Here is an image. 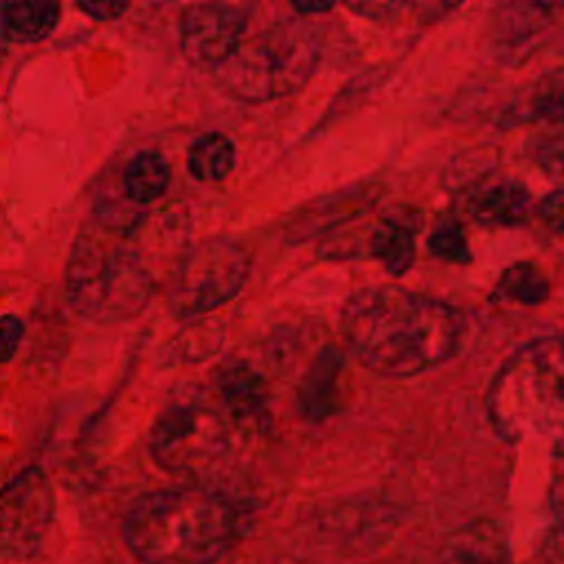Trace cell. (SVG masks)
<instances>
[{
  "mask_svg": "<svg viewBox=\"0 0 564 564\" xmlns=\"http://www.w3.org/2000/svg\"><path fill=\"white\" fill-rule=\"evenodd\" d=\"M231 447L225 414L203 394L185 392L161 408L148 434L152 460L170 474H203Z\"/></svg>",
  "mask_w": 564,
  "mask_h": 564,
  "instance_id": "obj_6",
  "label": "cell"
},
{
  "mask_svg": "<svg viewBox=\"0 0 564 564\" xmlns=\"http://www.w3.org/2000/svg\"><path fill=\"white\" fill-rule=\"evenodd\" d=\"M218 394L229 412V419L247 434H260L271 423L269 390L262 375L245 359H227L216 372Z\"/></svg>",
  "mask_w": 564,
  "mask_h": 564,
  "instance_id": "obj_10",
  "label": "cell"
},
{
  "mask_svg": "<svg viewBox=\"0 0 564 564\" xmlns=\"http://www.w3.org/2000/svg\"><path fill=\"white\" fill-rule=\"evenodd\" d=\"M245 15L227 4H187L178 18V44L196 66L218 68L242 42Z\"/></svg>",
  "mask_w": 564,
  "mask_h": 564,
  "instance_id": "obj_9",
  "label": "cell"
},
{
  "mask_svg": "<svg viewBox=\"0 0 564 564\" xmlns=\"http://www.w3.org/2000/svg\"><path fill=\"white\" fill-rule=\"evenodd\" d=\"M293 9L297 11V13H317V11H328V9H333V4H328V2H293Z\"/></svg>",
  "mask_w": 564,
  "mask_h": 564,
  "instance_id": "obj_28",
  "label": "cell"
},
{
  "mask_svg": "<svg viewBox=\"0 0 564 564\" xmlns=\"http://www.w3.org/2000/svg\"><path fill=\"white\" fill-rule=\"evenodd\" d=\"M529 189L513 178H500L478 185L467 198V212L474 220L502 227L524 223L529 216Z\"/></svg>",
  "mask_w": 564,
  "mask_h": 564,
  "instance_id": "obj_13",
  "label": "cell"
},
{
  "mask_svg": "<svg viewBox=\"0 0 564 564\" xmlns=\"http://www.w3.org/2000/svg\"><path fill=\"white\" fill-rule=\"evenodd\" d=\"M121 185L130 203L150 205L165 194L170 185V165L154 150L139 152L123 167Z\"/></svg>",
  "mask_w": 564,
  "mask_h": 564,
  "instance_id": "obj_16",
  "label": "cell"
},
{
  "mask_svg": "<svg viewBox=\"0 0 564 564\" xmlns=\"http://www.w3.org/2000/svg\"><path fill=\"white\" fill-rule=\"evenodd\" d=\"M538 214L553 231H564V187L544 196L538 205Z\"/></svg>",
  "mask_w": 564,
  "mask_h": 564,
  "instance_id": "obj_26",
  "label": "cell"
},
{
  "mask_svg": "<svg viewBox=\"0 0 564 564\" xmlns=\"http://www.w3.org/2000/svg\"><path fill=\"white\" fill-rule=\"evenodd\" d=\"M154 291L156 278L134 223L97 216L77 231L64 267V295L82 317L99 324L134 319Z\"/></svg>",
  "mask_w": 564,
  "mask_h": 564,
  "instance_id": "obj_3",
  "label": "cell"
},
{
  "mask_svg": "<svg viewBox=\"0 0 564 564\" xmlns=\"http://www.w3.org/2000/svg\"><path fill=\"white\" fill-rule=\"evenodd\" d=\"M319 57L315 31L300 20H282L242 40L216 68L218 84L240 101H271L300 90Z\"/></svg>",
  "mask_w": 564,
  "mask_h": 564,
  "instance_id": "obj_5",
  "label": "cell"
},
{
  "mask_svg": "<svg viewBox=\"0 0 564 564\" xmlns=\"http://www.w3.org/2000/svg\"><path fill=\"white\" fill-rule=\"evenodd\" d=\"M24 339V322L18 315H0V364H9Z\"/></svg>",
  "mask_w": 564,
  "mask_h": 564,
  "instance_id": "obj_25",
  "label": "cell"
},
{
  "mask_svg": "<svg viewBox=\"0 0 564 564\" xmlns=\"http://www.w3.org/2000/svg\"><path fill=\"white\" fill-rule=\"evenodd\" d=\"M128 2H119V0H79L77 9L86 15H90L93 20H115L121 13L128 11Z\"/></svg>",
  "mask_w": 564,
  "mask_h": 564,
  "instance_id": "obj_27",
  "label": "cell"
},
{
  "mask_svg": "<svg viewBox=\"0 0 564 564\" xmlns=\"http://www.w3.org/2000/svg\"><path fill=\"white\" fill-rule=\"evenodd\" d=\"M551 516V527L544 540V557L549 564H564V482H560L553 494Z\"/></svg>",
  "mask_w": 564,
  "mask_h": 564,
  "instance_id": "obj_24",
  "label": "cell"
},
{
  "mask_svg": "<svg viewBox=\"0 0 564 564\" xmlns=\"http://www.w3.org/2000/svg\"><path fill=\"white\" fill-rule=\"evenodd\" d=\"M381 189L383 187L379 183H359L348 189L315 198L289 220L286 238L297 242L344 220H350L359 212L372 207L375 200L381 196Z\"/></svg>",
  "mask_w": 564,
  "mask_h": 564,
  "instance_id": "obj_11",
  "label": "cell"
},
{
  "mask_svg": "<svg viewBox=\"0 0 564 564\" xmlns=\"http://www.w3.org/2000/svg\"><path fill=\"white\" fill-rule=\"evenodd\" d=\"M55 496L46 471L29 465L0 489V555L33 557L53 524Z\"/></svg>",
  "mask_w": 564,
  "mask_h": 564,
  "instance_id": "obj_8",
  "label": "cell"
},
{
  "mask_svg": "<svg viewBox=\"0 0 564 564\" xmlns=\"http://www.w3.org/2000/svg\"><path fill=\"white\" fill-rule=\"evenodd\" d=\"M527 117L549 121L551 126H564V84L551 82L540 86L527 104Z\"/></svg>",
  "mask_w": 564,
  "mask_h": 564,
  "instance_id": "obj_23",
  "label": "cell"
},
{
  "mask_svg": "<svg viewBox=\"0 0 564 564\" xmlns=\"http://www.w3.org/2000/svg\"><path fill=\"white\" fill-rule=\"evenodd\" d=\"M350 350L372 372L410 377L447 361L460 346L463 315L401 286L361 289L341 311Z\"/></svg>",
  "mask_w": 564,
  "mask_h": 564,
  "instance_id": "obj_1",
  "label": "cell"
},
{
  "mask_svg": "<svg viewBox=\"0 0 564 564\" xmlns=\"http://www.w3.org/2000/svg\"><path fill=\"white\" fill-rule=\"evenodd\" d=\"M62 15L59 2L53 0H18L0 2V35L15 44H33L46 40Z\"/></svg>",
  "mask_w": 564,
  "mask_h": 564,
  "instance_id": "obj_14",
  "label": "cell"
},
{
  "mask_svg": "<svg viewBox=\"0 0 564 564\" xmlns=\"http://www.w3.org/2000/svg\"><path fill=\"white\" fill-rule=\"evenodd\" d=\"M249 251L227 238H207L189 247L172 275L167 306L176 317H200L227 304L247 282Z\"/></svg>",
  "mask_w": 564,
  "mask_h": 564,
  "instance_id": "obj_7",
  "label": "cell"
},
{
  "mask_svg": "<svg viewBox=\"0 0 564 564\" xmlns=\"http://www.w3.org/2000/svg\"><path fill=\"white\" fill-rule=\"evenodd\" d=\"M414 223L405 220V212L381 216L368 238L370 253L392 275H403L414 260Z\"/></svg>",
  "mask_w": 564,
  "mask_h": 564,
  "instance_id": "obj_15",
  "label": "cell"
},
{
  "mask_svg": "<svg viewBox=\"0 0 564 564\" xmlns=\"http://www.w3.org/2000/svg\"><path fill=\"white\" fill-rule=\"evenodd\" d=\"M485 405L502 438H538L564 456V339L520 346L491 379Z\"/></svg>",
  "mask_w": 564,
  "mask_h": 564,
  "instance_id": "obj_4",
  "label": "cell"
},
{
  "mask_svg": "<svg viewBox=\"0 0 564 564\" xmlns=\"http://www.w3.org/2000/svg\"><path fill=\"white\" fill-rule=\"evenodd\" d=\"M341 366L344 357L335 346L322 348L319 355L313 359L297 390V408L306 421L319 423L337 412V381Z\"/></svg>",
  "mask_w": 564,
  "mask_h": 564,
  "instance_id": "obj_12",
  "label": "cell"
},
{
  "mask_svg": "<svg viewBox=\"0 0 564 564\" xmlns=\"http://www.w3.org/2000/svg\"><path fill=\"white\" fill-rule=\"evenodd\" d=\"M491 297L496 302L535 306L549 297V280L538 264L516 262L500 273Z\"/></svg>",
  "mask_w": 564,
  "mask_h": 564,
  "instance_id": "obj_18",
  "label": "cell"
},
{
  "mask_svg": "<svg viewBox=\"0 0 564 564\" xmlns=\"http://www.w3.org/2000/svg\"><path fill=\"white\" fill-rule=\"evenodd\" d=\"M430 251L447 262H458L465 264L471 260L467 238L463 234V227L456 218H443L434 229L432 236L427 238Z\"/></svg>",
  "mask_w": 564,
  "mask_h": 564,
  "instance_id": "obj_22",
  "label": "cell"
},
{
  "mask_svg": "<svg viewBox=\"0 0 564 564\" xmlns=\"http://www.w3.org/2000/svg\"><path fill=\"white\" fill-rule=\"evenodd\" d=\"M445 564H507L498 529L489 522L467 527L452 540V555Z\"/></svg>",
  "mask_w": 564,
  "mask_h": 564,
  "instance_id": "obj_19",
  "label": "cell"
},
{
  "mask_svg": "<svg viewBox=\"0 0 564 564\" xmlns=\"http://www.w3.org/2000/svg\"><path fill=\"white\" fill-rule=\"evenodd\" d=\"M236 165V148L223 132L200 134L187 152V170L196 181H223Z\"/></svg>",
  "mask_w": 564,
  "mask_h": 564,
  "instance_id": "obj_17",
  "label": "cell"
},
{
  "mask_svg": "<svg viewBox=\"0 0 564 564\" xmlns=\"http://www.w3.org/2000/svg\"><path fill=\"white\" fill-rule=\"evenodd\" d=\"M529 154L549 178L564 185V126H553L533 137Z\"/></svg>",
  "mask_w": 564,
  "mask_h": 564,
  "instance_id": "obj_21",
  "label": "cell"
},
{
  "mask_svg": "<svg viewBox=\"0 0 564 564\" xmlns=\"http://www.w3.org/2000/svg\"><path fill=\"white\" fill-rule=\"evenodd\" d=\"M223 337H225V328L218 322L198 319L170 341L165 357L170 364L203 361L223 346Z\"/></svg>",
  "mask_w": 564,
  "mask_h": 564,
  "instance_id": "obj_20",
  "label": "cell"
},
{
  "mask_svg": "<svg viewBox=\"0 0 564 564\" xmlns=\"http://www.w3.org/2000/svg\"><path fill=\"white\" fill-rule=\"evenodd\" d=\"M247 529V511L203 487L141 496L123 520V540L141 564H216Z\"/></svg>",
  "mask_w": 564,
  "mask_h": 564,
  "instance_id": "obj_2",
  "label": "cell"
}]
</instances>
